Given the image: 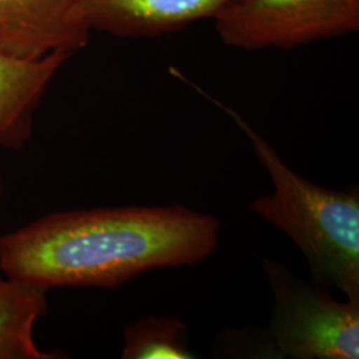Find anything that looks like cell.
<instances>
[{
  "instance_id": "6da1fadb",
  "label": "cell",
  "mask_w": 359,
  "mask_h": 359,
  "mask_svg": "<svg viewBox=\"0 0 359 359\" xmlns=\"http://www.w3.org/2000/svg\"><path fill=\"white\" fill-rule=\"evenodd\" d=\"M219 221L184 205L57 212L0 236V271L40 289H115L210 256Z\"/></svg>"
},
{
  "instance_id": "7a4b0ae2",
  "label": "cell",
  "mask_w": 359,
  "mask_h": 359,
  "mask_svg": "<svg viewBox=\"0 0 359 359\" xmlns=\"http://www.w3.org/2000/svg\"><path fill=\"white\" fill-rule=\"evenodd\" d=\"M169 72L231 116L252 142L274 191L252 201L249 209L294 241L320 286H334L347 299H359L358 191H332L301 177L236 111L200 88L177 68L170 67Z\"/></svg>"
},
{
  "instance_id": "3957f363",
  "label": "cell",
  "mask_w": 359,
  "mask_h": 359,
  "mask_svg": "<svg viewBox=\"0 0 359 359\" xmlns=\"http://www.w3.org/2000/svg\"><path fill=\"white\" fill-rule=\"evenodd\" d=\"M264 271L276 299L270 326L274 357L358 359L359 299L338 302L269 258Z\"/></svg>"
},
{
  "instance_id": "277c9868",
  "label": "cell",
  "mask_w": 359,
  "mask_h": 359,
  "mask_svg": "<svg viewBox=\"0 0 359 359\" xmlns=\"http://www.w3.org/2000/svg\"><path fill=\"white\" fill-rule=\"evenodd\" d=\"M213 22L229 47L290 50L358 32L359 0H237Z\"/></svg>"
},
{
  "instance_id": "5b68a950",
  "label": "cell",
  "mask_w": 359,
  "mask_h": 359,
  "mask_svg": "<svg viewBox=\"0 0 359 359\" xmlns=\"http://www.w3.org/2000/svg\"><path fill=\"white\" fill-rule=\"evenodd\" d=\"M90 36L77 0H0V53L19 59L74 53Z\"/></svg>"
},
{
  "instance_id": "8992f818",
  "label": "cell",
  "mask_w": 359,
  "mask_h": 359,
  "mask_svg": "<svg viewBox=\"0 0 359 359\" xmlns=\"http://www.w3.org/2000/svg\"><path fill=\"white\" fill-rule=\"evenodd\" d=\"M237 0H77L81 22L120 38H151L215 19Z\"/></svg>"
},
{
  "instance_id": "52a82bcc",
  "label": "cell",
  "mask_w": 359,
  "mask_h": 359,
  "mask_svg": "<svg viewBox=\"0 0 359 359\" xmlns=\"http://www.w3.org/2000/svg\"><path fill=\"white\" fill-rule=\"evenodd\" d=\"M71 55L55 51L40 59H19L0 53V147L19 148L27 142L38 104Z\"/></svg>"
},
{
  "instance_id": "ba28073f",
  "label": "cell",
  "mask_w": 359,
  "mask_h": 359,
  "mask_svg": "<svg viewBox=\"0 0 359 359\" xmlns=\"http://www.w3.org/2000/svg\"><path fill=\"white\" fill-rule=\"evenodd\" d=\"M46 292L0 271V359L65 358L40 350L34 338L35 323L47 311Z\"/></svg>"
},
{
  "instance_id": "9c48e42d",
  "label": "cell",
  "mask_w": 359,
  "mask_h": 359,
  "mask_svg": "<svg viewBox=\"0 0 359 359\" xmlns=\"http://www.w3.org/2000/svg\"><path fill=\"white\" fill-rule=\"evenodd\" d=\"M123 359H192L188 329L176 316L148 317L124 330Z\"/></svg>"
},
{
  "instance_id": "30bf717a",
  "label": "cell",
  "mask_w": 359,
  "mask_h": 359,
  "mask_svg": "<svg viewBox=\"0 0 359 359\" xmlns=\"http://www.w3.org/2000/svg\"><path fill=\"white\" fill-rule=\"evenodd\" d=\"M1 194H3V179H1V173H0V198H1Z\"/></svg>"
}]
</instances>
